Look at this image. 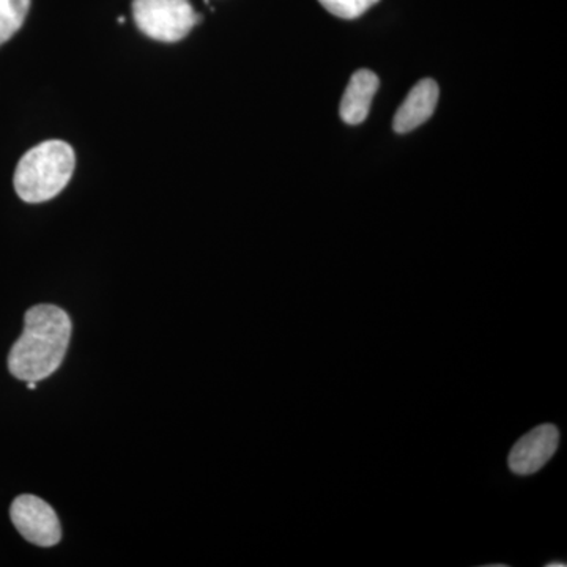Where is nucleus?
Segmentation results:
<instances>
[{"mask_svg":"<svg viewBox=\"0 0 567 567\" xmlns=\"http://www.w3.org/2000/svg\"><path fill=\"white\" fill-rule=\"evenodd\" d=\"M439 84L434 80H421L406 95L405 102L395 112L394 132H413L432 117L439 103Z\"/></svg>","mask_w":567,"mask_h":567,"instance_id":"obj_6","label":"nucleus"},{"mask_svg":"<svg viewBox=\"0 0 567 567\" xmlns=\"http://www.w3.org/2000/svg\"><path fill=\"white\" fill-rule=\"evenodd\" d=\"M133 17L144 35L164 43L185 39L203 20L189 0H133Z\"/></svg>","mask_w":567,"mask_h":567,"instance_id":"obj_3","label":"nucleus"},{"mask_svg":"<svg viewBox=\"0 0 567 567\" xmlns=\"http://www.w3.org/2000/svg\"><path fill=\"white\" fill-rule=\"evenodd\" d=\"M324 10L342 20H357L379 0H319Z\"/></svg>","mask_w":567,"mask_h":567,"instance_id":"obj_9","label":"nucleus"},{"mask_svg":"<svg viewBox=\"0 0 567 567\" xmlns=\"http://www.w3.org/2000/svg\"><path fill=\"white\" fill-rule=\"evenodd\" d=\"M71 338V320L52 305L33 306L25 312L24 331L11 347V375L24 382H40L61 368Z\"/></svg>","mask_w":567,"mask_h":567,"instance_id":"obj_1","label":"nucleus"},{"mask_svg":"<svg viewBox=\"0 0 567 567\" xmlns=\"http://www.w3.org/2000/svg\"><path fill=\"white\" fill-rule=\"evenodd\" d=\"M547 567H566V563H548Z\"/></svg>","mask_w":567,"mask_h":567,"instance_id":"obj_10","label":"nucleus"},{"mask_svg":"<svg viewBox=\"0 0 567 567\" xmlns=\"http://www.w3.org/2000/svg\"><path fill=\"white\" fill-rule=\"evenodd\" d=\"M29 10L31 0H0V47L20 31Z\"/></svg>","mask_w":567,"mask_h":567,"instance_id":"obj_8","label":"nucleus"},{"mask_svg":"<svg viewBox=\"0 0 567 567\" xmlns=\"http://www.w3.org/2000/svg\"><path fill=\"white\" fill-rule=\"evenodd\" d=\"M10 516L21 536L35 546L52 547L61 540L62 528L58 514L39 496H18L11 505Z\"/></svg>","mask_w":567,"mask_h":567,"instance_id":"obj_4","label":"nucleus"},{"mask_svg":"<svg viewBox=\"0 0 567 567\" xmlns=\"http://www.w3.org/2000/svg\"><path fill=\"white\" fill-rule=\"evenodd\" d=\"M379 76L374 71L358 70L342 96L341 107H339L342 121L349 125L363 123L371 111L372 99L379 91Z\"/></svg>","mask_w":567,"mask_h":567,"instance_id":"obj_7","label":"nucleus"},{"mask_svg":"<svg viewBox=\"0 0 567 567\" xmlns=\"http://www.w3.org/2000/svg\"><path fill=\"white\" fill-rule=\"evenodd\" d=\"M37 383H39V382H28L29 390H35Z\"/></svg>","mask_w":567,"mask_h":567,"instance_id":"obj_11","label":"nucleus"},{"mask_svg":"<svg viewBox=\"0 0 567 567\" xmlns=\"http://www.w3.org/2000/svg\"><path fill=\"white\" fill-rule=\"evenodd\" d=\"M74 166L76 156L70 144L63 141L41 142L18 163L14 189L24 203H47L69 185Z\"/></svg>","mask_w":567,"mask_h":567,"instance_id":"obj_2","label":"nucleus"},{"mask_svg":"<svg viewBox=\"0 0 567 567\" xmlns=\"http://www.w3.org/2000/svg\"><path fill=\"white\" fill-rule=\"evenodd\" d=\"M558 445L559 431L557 425H537L513 446L509 457H507V466L514 475H535L554 457Z\"/></svg>","mask_w":567,"mask_h":567,"instance_id":"obj_5","label":"nucleus"}]
</instances>
